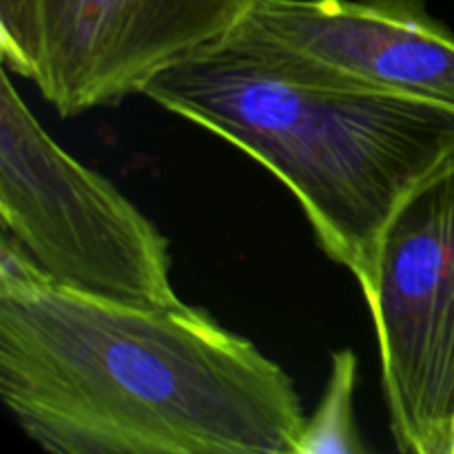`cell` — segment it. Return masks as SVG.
<instances>
[{"mask_svg":"<svg viewBox=\"0 0 454 454\" xmlns=\"http://www.w3.org/2000/svg\"><path fill=\"white\" fill-rule=\"evenodd\" d=\"M0 397L53 454H297L295 384L207 310L53 284L0 233Z\"/></svg>","mask_w":454,"mask_h":454,"instance_id":"cell-1","label":"cell"},{"mask_svg":"<svg viewBox=\"0 0 454 454\" xmlns=\"http://www.w3.org/2000/svg\"><path fill=\"white\" fill-rule=\"evenodd\" d=\"M142 96L278 176L364 297L390 217L454 160L450 106L286 78L226 40L158 74Z\"/></svg>","mask_w":454,"mask_h":454,"instance_id":"cell-2","label":"cell"},{"mask_svg":"<svg viewBox=\"0 0 454 454\" xmlns=\"http://www.w3.org/2000/svg\"><path fill=\"white\" fill-rule=\"evenodd\" d=\"M0 220L62 288L120 304H180L168 242L106 177L62 149L0 74Z\"/></svg>","mask_w":454,"mask_h":454,"instance_id":"cell-3","label":"cell"},{"mask_svg":"<svg viewBox=\"0 0 454 454\" xmlns=\"http://www.w3.org/2000/svg\"><path fill=\"white\" fill-rule=\"evenodd\" d=\"M257 0H0V49L44 100L74 118L145 91L220 44Z\"/></svg>","mask_w":454,"mask_h":454,"instance_id":"cell-4","label":"cell"},{"mask_svg":"<svg viewBox=\"0 0 454 454\" xmlns=\"http://www.w3.org/2000/svg\"><path fill=\"white\" fill-rule=\"evenodd\" d=\"M364 300L395 443L406 454H452L454 160L390 217Z\"/></svg>","mask_w":454,"mask_h":454,"instance_id":"cell-5","label":"cell"},{"mask_svg":"<svg viewBox=\"0 0 454 454\" xmlns=\"http://www.w3.org/2000/svg\"><path fill=\"white\" fill-rule=\"evenodd\" d=\"M224 40L286 78L454 109V34L426 0H257Z\"/></svg>","mask_w":454,"mask_h":454,"instance_id":"cell-6","label":"cell"},{"mask_svg":"<svg viewBox=\"0 0 454 454\" xmlns=\"http://www.w3.org/2000/svg\"><path fill=\"white\" fill-rule=\"evenodd\" d=\"M357 355L335 350L331 355V375L317 411L306 419L297 454H364L366 446L355 424V390H357Z\"/></svg>","mask_w":454,"mask_h":454,"instance_id":"cell-7","label":"cell"},{"mask_svg":"<svg viewBox=\"0 0 454 454\" xmlns=\"http://www.w3.org/2000/svg\"><path fill=\"white\" fill-rule=\"evenodd\" d=\"M452 454H454V446H452Z\"/></svg>","mask_w":454,"mask_h":454,"instance_id":"cell-8","label":"cell"}]
</instances>
